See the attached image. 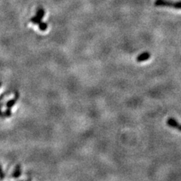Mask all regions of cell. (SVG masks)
Segmentation results:
<instances>
[{
  "mask_svg": "<svg viewBox=\"0 0 181 181\" xmlns=\"http://www.w3.org/2000/svg\"><path fill=\"white\" fill-rule=\"evenodd\" d=\"M155 5L158 7H170L177 9H181V2L180 3H172L166 0H156Z\"/></svg>",
  "mask_w": 181,
  "mask_h": 181,
  "instance_id": "6da1fadb",
  "label": "cell"
},
{
  "mask_svg": "<svg viewBox=\"0 0 181 181\" xmlns=\"http://www.w3.org/2000/svg\"><path fill=\"white\" fill-rule=\"evenodd\" d=\"M44 16H45V11H44V9L43 8L38 9L36 15L35 16V17L31 18V22L33 23L34 24L39 25L42 22V19H43Z\"/></svg>",
  "mask_w": 181,
  "mask_h": 181,
  "instance_id": "7a4b0ae2",
  "label": "cell"
},
{
  "mask_svg": "<svg viewBox=\"0 0 181 181\" xmlns=\"http://www.w3.org/2000/svg\"><path fill=\"white\" fill-rule=\"evenodd\" d=\"M167 125H169L170 127L173 128H175L178 130V131H181V125L179 124L178 122H177V121L176 119H174V118H168L167 120Z\"/></svg>",
  "mask_w": 181,
  "mask_h": 181,
  "instance_id": "3957f363",
  "label": "cell"
},
{
  "mask_svg": "<svg viewBox=\"0 0 181 181\" xmlns=\"http://www.w3.org/2000/svg\"><path fill=\"white\" fill-rule=\"evenodd\" d=\"M150 57H151L150 53L143 52V53H142L141 54H140V55H139L138 58H137V61L139 62V63H140V62L146 61V60H149V58H150Z\"/></svg>",
  "mask_w": 181,
  "mask_h": 181,
  "instance_id": "277c9868",
  "label": "cell"
},
{
  "mask_svg": "<svg viewBox=\"0 0 181 181\" xmlns=\"http://www.w3.org/2000/svg\"><path fill=\"white\" fill-rule=\"evenodd\" d=\"M18 99H19V94H18V92H16L15 93V98H14V99L8 100V101L6 103V107L8 108V109H11V108L13 107L15 105V103H16V102H17Z\"/></svg>",
  "mask_w": 181,
  "mask_h": 181,
  "instance_id": "5b68a950",
  "label": "cell"
},
{
  "mask_svg": "<svg viewBox=\"0 0 181 181\" xmlns=\"http://www.w3.org/2000/svg\"><path fill=\"white\" fill-rule=\"evenodd\" d=\"M21 167L20 164H17L16 165L15 168H14L13 173H12V177H14V178H18V177H21Z\"/></svg>",
  "mask_w": 181,
  "mask_h": 181,
  "instance_id": "8992f818",
  "label": "cell"
},
{
  "mask_svg": "<svg viewBox=\"0 0 181 181\" xmlns=\"http://www.w3.org/2000/svg\"><path fill=\"white\" fill-rule=\"evenodd\" d=\"M39 28L41 31H45L48 29V24L46 23L41 22L39 24Z\"/></svg>",
  "mask_w": 181,
  "mask_h": 181,
  "instance_id": "52a82bcc",
  "label": "cell"
},
{
  "mask_svg": "<svg viewBox=\"0 0 181 181\" xmlns=\"http://www.w3.org/2000/svg\"><path fill=\"white\" fill-rule=\"evenodd\" d=\"M3 114H4V117H7V118H9V117L12 116V110H11V109H7L5 111L4 113H3Z\"/></svg>",
  "mask_w": 181,
  "mask_h": 181,
  "instance_id": "ba28073f",
  "label": "cell"
},
{
  "mask_svg": "<svg viewBox=\"0 0 181 181\" xmlns=\"http://www.w3.org/2000/svg\"><path fill=\"white\" fill-rule=\"evenodd\" d=\"M4 178H5L4 171H3V168H2L1 164H0V179H1V180H3V179H4Z\"/></svg>",
  "mask_w": 181,
  "mask_h": 181,
  "instance_id": "9c48e42d",
  "label": "cell"
},
{
  "mask_svg": "<svg viewBox=\"0 0 181 181\" xmlns=\"http://www.w3.org/2000/svg\"><path fill=\"white\" fill-rule=\"evenodd\" d=\"M2 107H3V105H0V117H4V114H3V113L1 110Z\"/></svg>",
  "mask_w": 181,
  "mask_h": 181,
  "instance_id": "30bf717a",
  "label": "cell"
},
{
  "mask_svg": "<svg viewBox=\"0 0 181 181\" xmlns=\"http://www.w3.org/2000/svg\"><path fill=\"white\" fill-rule=\"evenodd\" d=\"M1 86H2V82H0V87H1Z\"/></svg>",
  "mask_w": 181,
  "mask_h": 181,
  "instance_id": "8fae6325",
  "label": "cell"
}]
</instances>
